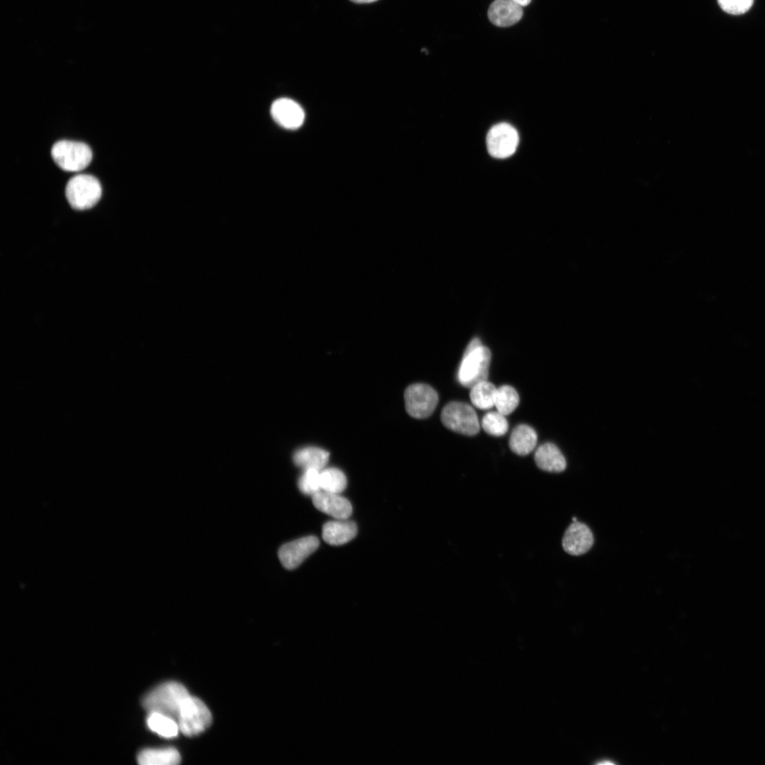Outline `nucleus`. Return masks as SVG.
<instances>
[{"mask_svg": "<svg viewBox=\"0 0 765 765\" xmlns=\"http://www.w3.org/2000/svg\"><path fill=\"white\" fill-rule=\"evenodd\" d=\"M271 114L278 125L289 130L300 128L305 120V112L302 107L288 98L276 100L271 105Z\"/></svg>", "mask_w": 765, "mask_h": 765, "instance_id": "11", "label": "nucleus"}, {"mask_svg": "<svg viewBox=\"0 0 765 765\" xmlns=\"http://www.w3.org/2000/svg\"><path fill=\"white\" fill-rule=\"evenodd\" d=\"M102 188L99 181L89 174H78L66 186L65 196L71 207L83 210L91 208L100 200Z\"/></svg>", "mask_w": 765, "mask_h": 765, "instance_id": "3", "label": "nucleus"}, {"mask_svg": "<svg viewBox=\"0 0 765 765\" xmlns=\"http://www.w3.org/2000/svg\"><path fill=\"white\" fill-rule=\"evenodd\" d=\"M314 506L336 519H346L352 513L350 502L339 494L319 491L312 496Z\"/></svg>", "mask_w": 765, "mask_h": 765, "instance_id": "12", "label": "nucleus"}, {"mask_svg": "<svg viewBox=\"0 0 765 765\" xmlns=\"http://www.w3.org/2000/svg\"><path fill=\"white\" fill-rule=\"evenodd\" d=\"M481 425L486 433L494 436L504 435L509 429L508 421L504 415L498 411L487 413L482 417Z\"/></svg>", "mask_w": 765, "mask_h": 765, "instance_id": "23", "label": "nucleus"}, {"mask_svg": "<svg viewBox=\"0 0 765 765\" xmlns=\"http://www.w3.org/2000/svg\"><path fill=\"white\" fill-rule=\"evenodd\" d=\"M346 477L344 473L336 468H328L320 470V484L322 491L340 494L346 487Z\"/></svg>", "mask_w": 765, "mask_h": 765, "instance_id": "21", "label": "nucleus"}, {"mask_svg": "<svg viewBox=\"0 0 765 765\" xmlns=\"http://www.w3.org/2000/svg\"><path fill=\"white\" fill-rule=\"evenodd\" d=\"M487 15L494 25L509 27L521 20L523 9L513 0H495L490 4Z\"/></svg>", "mask_w": 765, "mask_h": 765, "instance_id": "13", "label": "nucleus"}, {"mask_svg": "<svg viewBox=\"0 0 765 765\" xmlns=\"http://www.w3.org/2000/svg\"><path fill=\"white\" fill-rule=\"evenodd\" d=\"M519 396L516 390L510 385H502L497 389L494 397V406L501 414L508 415L517 407Z\"/></svg>", "mask_w": 765, "mask_h": 765, "instance_id": "22", "label": "nucleus"}, {"mask_svg": "<svg viewBox=\"0 0 765 765\" xmlns=\"http://www.w3.org/2000/svg\"><path fill=\"white\" fill-rule=\"evenodd\" d=\"M350 1H353L354 3H356V4H369V3L375 2V1H376L378 0H350Z\"/></svg>", "mask_w": 765, "mask_h": 765, "instance_id": "27", "label": "nucleus"}, {"mask_svg": "<svg viewBox=\"0 0 765 765\" xmlns=\"http://www.w3.org/2000/svg\"><path fill=\"white\" fill-rule=\"evenodd\" d=\"M513 1H515L516 4H518V5H520L521 6H526L528 5L531 1V0H513Z\"/></svg>", "mask_w": 765, "mask_h": 765, "instance_id": "26", "label": "nucleus"}, {"mask_svg": "<svg viewBox=\"0 0 765 765\" xmlns=\"http://www.w3.org/2000/svg\"><path fill=\"white\" fill-rule=\"evenodd\" d=\"M720 8L732 15H740L748 11L754 0H718Z\"/></svg>", "mask_w": 765, "mask_h": 765, "instance_id": "25", "label": "nucleus"}, {"mask_svg": "<svg viewBox=\"0 0 765 765\" xmlns=\"http://www.w3.org/2000/svg\"><path fill=\"white\" fill-rule=\"evenodd\" d=\"M534 460L538 468L549 472H561L567 466L565 456L552 443L540 445L535 453Z\"/></svg>", "mask_w": 765, "mask_h": 765, "instance_id": "14", "label": "nucleus"}, {"mask_svg": "<svg viewBox=\"0 0 765 765\" xmlns=\"http://www.w3.org/2000/svg\"><path fill=\"white\" fill-rule=\"evenodd\" d=\"M407 412L416 419L429 417L434 411L438 401L436 391L424 383L408 386L404 394Z\"/></svg>", "mask_w": 765, "mask_h": 765, "instance_id": "7", "label": "nucleus"}, {"mask_svg": "<svg viewBox=\"0 0 765 765\" xmlns=\"http://www.w3.org/2000/svg\"><path fill=\"white\" fill-rule=\"evenodd\" d=\"M441 420L448 429L467 436L476 435L480 431V423L474 409L467 403L451 402L442 409Z\"/></svg>", "mask_w": 765, "mask_h": 765, "instance_id": "5", "label": "nucleus"}, {"mask_svg": "<svg viewBox=\"0 0 765 765\" xmlns=\"http://www.w3.org/2000/svg\"><path fill=\"white\" fill-rule=\"evenodd\" d=\"M496 391L497 388L492 383L484 380L470 388V398L476 407L488 409L494 405Z\"/></svg>", "mask_w": 765, "mask_h": 765, "instance_id": "20", "label": "nucleus"}, {"mask_svg": "<svg viewBox=\"0 0 765 765\" xmlns=\"http://www.w3.org/2000/svg\"><path fill=\"white\" fill-rule=\"evenodd\" d=\"M211 721L212 715L208 707L199 698L191 696L184 703L176 720L179 730L188 736L204 731Z\"/></svg>", "mask_w": 765, "mask_h": 765, "instance_id": "6", "label": "nucleus"}, {"mask_svg": "<svg viewBox=\"0 0 765 765\" xmlns=\"http://www.w3.org/2000/svg\"><path fill=\"white\" fill-rule=\"evenodd\" d=\"M147 724L152 731L166 738L176 737L179 731L176 720L157 712H150L149 713Z\"/></svg>", "mask_w": 765, "mask_h": 765, "instance_id": "19", "label": "nucleus"}, {"mask_svg": "<svg viewBox=\"0 0 765 765\" xmlns=\"http://www.w3.org/2000/svg\"><path fill=\"white\" fill-rule=\"evenodd\" d=\"M518 141V134L513 126L506 123H499L487 133V150L493 157L507 158L515 152Z\"/></svg>", "mask_w": 765, "mask_h": 765, "instance_id": "8", "label": "nucleus"}, {"mask_svg": "<svg viewBox=\"0 0 765 765\" xmlns=\"http://www.w3.org/2000/svg\"><path fill=\"white\" fill-rule=\"evenodd\" d=\"M329 453L320 448L305 447L296 450L293 455L295 464L302 468L322 470L329 460Z\"/></svg>", "mask_w": 765, "mask_h": 765, "instance_id": "17", "label": "nucleus"}, {"mask_svg": "<svg viewBox=\"0 0 765 765\" xmlns=\"http://www.w3.org/2000/svg\"><path fill=\"white\" fill-rule=\"evenodd\" d=\"M51 156L62 170L79 171L91 163L92 151L84 142L63 140L52 145Z\"/></svg>", "mask_w": 765, "mask_h": 765, "instance_id": "4", "label": "nucleus"}, {"mask_svg": "<svg viewBox=\"0 0 765 765\" xmlns=\"http://www.w3.org/2000/svg\"><path fill=\"white\" fill-rule=\"evenodd\" d=\"M356 524L346 519L326 523L322 528V538L328 544L339 545L352 540L356 535Z\"/></svg>", "mask_w": 765, "mask_h": 765, "instance_id": "15", "label": "nucleus"}, {"mask_svg": "<svg viewBox=\"0 0 765 765\" xmlns=\"http://www.w3.org/2000/svg\"><path fill=\"white\" fill-rule=\"evenodd\" d=\"M490 350L482 346L478 338L473 339L465 350L458 371V382L471 388L477 383L487 380L491 361Z\"/></svg>", "mask_w": 765, "mask_h": 765, "instance_id": "2", "label": "nucleus"}, {"mask_svg": "<svg viewBox=\"0 0 765 765\" xmlns=\"http://www.w3.org/2000/svg\"><path fill=\"white\" fill-rule=\"evenodd\" d=\"M137 761L142 765H175L180 763L181 756L172 747L146 749L138 754Z\"/></svg>", "mask_w": 765, "mask_h": 765, "instance_id": "18", "label": "nucleus"}, {"mask_svg": "<svg viewBox=\"0 0 765 765\" xmlns=\"http://www.w3.org/2000/svg\"><path fill=\"white\" fill-rule=\"evenodd\" d=\"M594 543L593 533L584 523L572 521L566 529L562 540L563 550L571 555L587 552Z\"/></svg>", "mask_w": 765, "mask_h": 765, "instance_id": "10", "label": "nucleus"}, {"mask_svg": "<svg viewBox=\"0 0 765 765\" xmlns=\"http://www.w3.org/2000/svg\"><path fill=\"white\" fill-rule=\"evenodd\" d=\"M537 440V434L532 427L526 424H519L513 429L509 445L514 453L526 455L534 449Z\"/></svg>", "mask_w": 765, "mask_h": 765, "instance_id": "16", "label": "nucleus"}, {"mask_svg": "<svg viewBox=\"0 0 765 765\" xmlns=\"http://www.w3.org/2000/svg\"><path fill=\"white\" fill-rule=\"evenodd\" d=\"M299 489L305 494L313 496L321 491L320 470L314 469L304 470L298 480Z\"/></svg>", "mask_w": 765, "mask_h": 765, "instance_id": "24", "label": "nucleus"}, {"mask_svg": "<svg viewBox=\"0 0 765 765\" xmlns=\"http://www.w3.org/2000/svg\"><path fill=\"white\" fill-rule=\"evenodd\" d=\"M187 689L181 684L171 681L164 683L149 692L142 700L144 708L177 720L180 712L190 697Z\"/></svg>", "mask_w": 765, "mask_h": 765, "instance_id": "1", "label": "nucleus"}, {"mask_svg": "<svg viewBox=\"0 0 765 765\" xmlns=\"http://www.w3.org/2000/svg\"><path fill=\"white\" fill-rule=\"evenodd\" d=\"M319 545L316 536H305L280 547L278 557L283 566L288 570L298 567Z\"/></svg>", "mask_w": 765, "mask_h": 765, "instance_id": "9", "label": "nucleus"}]
</instances>
